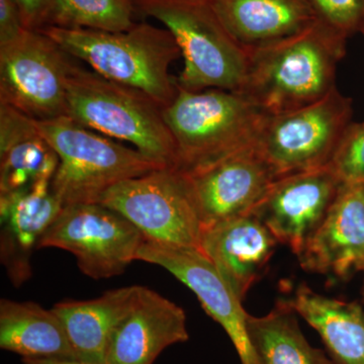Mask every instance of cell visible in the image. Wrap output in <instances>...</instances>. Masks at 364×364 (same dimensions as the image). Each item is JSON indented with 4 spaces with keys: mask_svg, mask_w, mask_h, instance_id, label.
<instances>
[{
    "mask_svg": "<svg viewBox=\"0 0 364 364\" xmlns=\"http://www.w3.org/2000/svg\"><path fill=\"white\" fill-rule=\"evenodd\" d=\"M100 203L116 210L161 245L200 250L203 226L181 172L159 168L116 184Z\"/></svg>",
    "mask_w": 364,
    "mask_h": 364,
    "instance_id": "9c48e42d",
    "label": "cell"
},
{
    "mask_svg": "<svg viewBox=\"0 0 364 364\" xmlns=\"http://www.w3.org/2000/svg\"><path fill=\"white\" fill-rule=\"evenodd\" d=\"M23 364H97L81 360H64V359L23 358Z\"/></svg>",
    "mask_w": 364,
    "mask_h": 364,
    "instance_id": "f1b7e54d",
    "label": "cell"
},
{
    "mask_svg": "<svg viewBox=\"0 0 364 364\" xmlns=\"http://www.w3.org/2000/svg\"><path fill=\"white\" fill-rule=\"evenodd\" d=\"M351 100L334 88L294 111L265 114L255 148L277 178L329 166L350 126Z\"/></svg>",
    "mask_w": 364,
    "mask_h": 364,
    "instance_id": "52a82bcc",
    "label": "cell"
},
{
    "mask_svg": "<svg viewBox=\"0 0 364 364\" xmlns=\"http://www.w3.org/2000/svg\"><path fill=\"white\" fill-rule=\"evenodd\" d=\"M361 30H363V32L364 33V25H363V28H361Z\"/></svg>",
    "mask_w": 364,
    "mask_h": 364,
    "instance_id": "4dcf8cb0",
    "label": "cell"
},
{
    "mask_svg": "<svg viewBox=\"0 0 364 364\" xmlns=\"http://www.w3.org/2000/svg\"><path fill=\"white\" fill-rule=\"evenodd\" d=\"M136 260L168 270L195 293L203 310L222 326L242 364H261L249 338V314L205 254L198 248L161 245L146 240Z\"/></svg>",
    "mask_w": 364,
    "mask_h": 364,
    "instance_id": "8fae6325",
    "label": "cell"
},
{
    "mask_svg": "<svg viewBox=\"0 0 364 364\" xmlns=\"http://www.w3.org/2000/svg\"><path fill=\"white\" fill-rule=\"evenodd\" d=\"M163 114L176 144V170L182 173L255 145L265 117L241 93L217 88L191 91L178 85Z\"/></svg>",
    "mask_w": 364,
    "mask_h": 364,
    "instance_id": "5b68a950",
    "label": "cell"
},
{
    "mask_svg": "<svg viewBox=\"0 0 364 364\" xmlns=\"http://www.w3.org/2000/svg\"><path fill=\"white\" fill-rule=\"evenodd\" d=\"M0 347L23 358L78 360L58 316L33 301H0Z\"/></svg>",
    "mask_w": 364,
    "mask_h": 364,
    "instance_id": "7402d4cb",
    "label": "cell"
},
{
    "mask_svg": "<svg viewBox=\"0 0 364 364\" xmlns=\"http://www.w3.org/2000/svg\"><path fill=\"white\" fill-rule=\"evenodd\" d=\"M26 30L41 31L47 26L54 0H16Z\"/></svg>",
    "mask_w": 364,
    "mask_h": 364,
    "instance_id": "83f0119b",
    "label": "cell"
},
{
    "mask_svg": "<svg viewBox=\"0 0 364 364\" xmlns=\"http://www.w3.org/2000/svg\"><path fill=\"white\" fill-rule=\"evenodd\" d=\"M361 294H363V301H364V282H363V289H361Z\"/></svg>",
    "mask_w": 364,
    "mask_h": 364,
    "instance_id": "f546056e",
    "label": "cell"
},
{
    "mask_svg": "<svg viewBox=\"0 0 364 364\" xmlns=\"http://www.w3.org/2000/svg\"><path fill=\"white\" fill-rule=\"evenodd\" d=\"M25 31L16 0H0V46L18 39Z\"/></svg>",
    "mask_w": 364,
    "mask_h": 364,
    "instance_id": "4316f807",
    "label": "cell"
},
{
    "mask_svg": "<svg viewBox=\"0 0 364 364\" xmlns=\"http://www.w3.org/2000/svg\"><path fill=\"white\" fill-rule=\"evenodd\" d=\"M73 59L41 31L0 46V104L36 121L67 116Z\"/></svg>",
    "mask_w": 364,
    "mask_h": 364,
    "instance_id": "ba28073f",
    "label": "cell"
},
{
    "mask_svg": "<svg viewBox=\"0 0 364 364\" xmlns=\"http://www.w3.org/2000/svg\"><path fill=\"white\" fill-rule=\"evenodd\" d=\"M296 311L280 299L262 317L249 314V338L261 364H335L321 349L309 343L299 328Z\"/></svg>",
    "mask_w": 364,
    "mask_h": 364,
    "instance_id": "603a6c76",
    "label": "cell"
},
{
    "mask_svg": "<svg viewBox=\"0 0 364 364\" xmlns=\"http://www.w3.org/2000/svg\"><path fill=\"white\" fill-rule=\"evenodd\" d=\"M164 107L141 91L74 64L67 87V117L78 124L131 144L161 168L176 169L173 136Z\"/></svg>",
    "mask_w": 364,
    "mask_h": 364,
    "instance_id": "3957f363",
    "label": "cell"
},
{
    "mask_svg": "<svg viewBox=\"0 0 364 364\" xmlns=\"http://www.w3.org/2000/svg\"><path fill=\"white\" fill-rule=\"evenodd\" d=\"M341 184L330 166L279 177L252 213L299 257L324 221Z\"/></svg>",
    "mask_w": 364,
    "mask_h": 364,
    "instance_id": "4fadbf2b",
    "label": "cell"
},
{
    "mask_svg": "<svg viewBox=\"0 0 364 364\" xmlns=\"http://www.w3.org/2000/svg\"><path fill=\"white\" fill-rule=\"evenodd\" d=\"M317 18L345 37L363 28L364 0H309Z\"/></svg>",
    "mask_w": 364,
    "mask_h": 364,
    "instance_id": "484cf974",
    "label": "cell"
},
{
    "mask_svg": "<svg viewBox=\"0 0 364 364\" xmlns=\"http://www.w3.org/2000/svg\"><path fill=\"white\" fill-rule=\"evenodd\" d=\"M188 338L183 309L139 286L133 305L112 332L107 364H153L167 347Z\"/></svg>",
    "mask_w": 364,
    "mask_h": 364,
    "instance_id": "9a60e30c",
    "label": "cell"
},
{
    "mask_svg": "<svg viewBox=\"0 0 364 364\" xmlns=\"http://www.w3.org/2000/svg\"><path fill=\"white\" fill-rule=\"evenodd\" d=\"M329 166L341 183L364 182V122L350 124Z\"/></svg>",
    "mask_w": 364,
    "mask_h": 364,
    "instance_id": "d4e9b609",
    "label": "cell"
},
{
    "mask_svg": "<svg viewBox=\"0 0 364 364\" xmlns=\"http://www.w3.org/2000/svg\"><path fill=\"white\" fill-rule=\"evenodd\" d=\"M203 229L252 213L277 177L255 146L182 173Z\"/></svg>",
    "mask_w": 364,
    "mask_h": 364,
    "instance_id": "7c38bea8",
    "label": "cell"
},
{
    "mask_svg": "<svg viewBox=\"0 0 364 364\" xmlns=\"http://www.w3.org/2000/svg\"><path fill=\"white\" fill-rule=\"evenodd\" d=\"M135 14L133 0H54L46 26L124 32Z\"/></svg>",
    "mask_w": 364,
    "mask_h": 364,
    "instance_id": "cb8c5ba5",
    "label": "cell"
},
{
    "mask_svg": "<svg viewBox=\"0 0 364 364\" xmlns=\"http://www.w3.org/2000/svg\"><path fill=\"white\" fill-rule=\"evenodd\" d=\"M62 210L51 184L0 196V259L14 287L32 277V254Z\"/></svg>",
    "mask_w": 364,
    "mask_h": 364,
    "instance_id": "e0dca14e",
    "label": "cell"
},
{
    "mask_svg": "<svg viewBox=\"0 0 364 364\" xmlns=\"http://www.w3.org/2000/svg\"><path fill=\"white\" fill-rule=\"evenodd\" d=\"M277 243L253 213L205 228L200 236V250L242 301L264 274Z\"/></svg>",
    "mask_w": 364,
    "mask_h": 364,
    "instance_id": "2e32d148",
    "label": "cell"
},
{
    "mask_svg": "<svg viewBox=\"0 0 364 364\" xmlns=\"http://www.w3.org/2000/svg\"><path fill=\"white\" fill-rule=\"evenodd\" d=\"M58 166L35 119L0 104V196L52 184Z\"/></svg>",
    "mask_w": 364,
    "mask_h": 364,
    "instance_id": "ac0fdd59",
    "label": "cell"
},
{
    "mask_svg": "<svg viewBox=\"0 0 364 364\" xmlns=\"http://www.w3.org/2000/svg\"><path fill=\"white\" fill-rule=\"evenodd\" d=\"M228 31L249 52L318 21L309 0H210Z\"/></svg>",
    "mask_w": 364,
    "mask_h": 364,
    "instance_id": "d6986e66",
    "label": "cell"
},
{
    "mask_svg": "<svg viewBox=\"0 0 364 364\" xmlns=\"http://www.w3.org/2000/svg\"><path fill=\"white\" fill-rule=\"evenodd\" d=\"M287 301L318 333L335 364H364V310L358 303L323 296L305 282Z\"/></svg>",
    "mask_w": 364,
    "mask_h": 364,
    "instance_id": "44dd1931",
    "label": "cell"
},
{
    "mask_svg": "<svg viewBox=\"0 0 364 364\" xmlns=\"http://www.w3.org/2000/svg\"><path fill=\"white\" fill-rule=\"evenodd\" d=\"M298 258L306 272L336 279L364 272V182L341 184L324 221Z\"/></svg>",
    "mask_w": 364,
    "mask_h": 364,
    "instance_id": "5bb4252c",
    "label": "cell"
},
{
    "mask_svg": "<svg viewBox=\"0 0 364 364\" xmlns=\"http://www.w3.org/2000/svg\"><path fill=\"white\" fill-rule=\"evenodd\" d=\"M146 238L138 228L102 203L64 207L48 228L39 249L59 248L75 256L81 272L93 279L122 274Z\"/></svg>",
    "mask_w": 364,
    "mask_h": 364,
    "instance_id": "30bf717a",
    "label": "cell"
},
{
    "mask_svg": "<svg viewBox=\"0 0 364 364\" xmlns=\"http://www.w3.org/2000/svg\"><path fill=\"white\" fill-rule=\"evenodd\" d=\"M41 32L102 77L141 91L163 107L176 97L169 69L181 52L167 28L140 23L124 32L51 26Z\"/></svg>",
    "mask_w": 364,
    "mask_h": 364,
    "instance_id": "7a4b0ae2",
    "label": "cell"
},
{
    "mask_svg": "<svg viewBox=\"0 0 364 364\" xmlns=\"http://www.w3.org/2000/svg\"><path fill=\"white\" fill-rule=\"evenodd\" d=\"M138 289L139 286L122 287L90 301H60L53 306L78 360L107 364L112 332L130 310Z\"/></svg>",
    "mask_w": 364,
    "mask_h": 364,
    "instance_id": "ffe728a7",
    "label": "cell"
},
{
    "mask_svg": "<svg viewBox=\"0 0 364 364\" xmlns=\"http://www.w3.org/2000/svg\"><path fill=\"white\" fill-rule=\"evenodd\" d=\"M136 13L164 25L176 39L184 66L177 85L200 91L240 92L250 54L228 31L210 0H133Z\"/></svg>",
    "mask_w": 364,
    "mask_h": 364,
    "instance_id": "277c9868",
    "label": "cell"
},
{
    "mask_svg": "<svg viewBox=\"0 0 364 364\" xmlns=\"http://www.w3.org/2000/svg\"><path fill=\"white\" fill-rule=\"evenodd\" d=\"M347 37L320 20L286 39L249 52L247 77L240 91L265 114L312 105L335 86Z\"/></svg>",
    "mask_w": 364,
    "mask_h": 364,
    "instance_id": "6da1fadb",
    "label": "cell"
},
{
    "mask_svg": "<svg viewBox=\"0 0 364 364\" xmlns=\"http://www.w3.org/2000/svg\"><path fill=\"white\" fill-rule=\"evenodd\" d=\"M59 157L51 188L62 205L100 203L112 186L161 168L136 149L78 124L69 117L36 121Z\"/></svg>",
    "mask_w": 364,
    "mask_h": 364,
    "instance_id": "8992f818",
    "label": "cell"
}]
</instances>
